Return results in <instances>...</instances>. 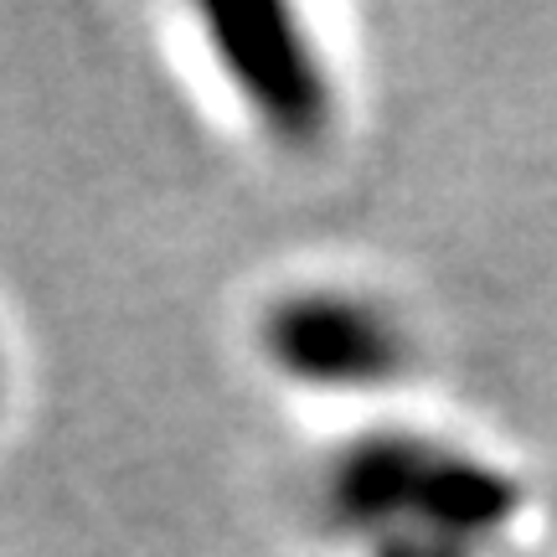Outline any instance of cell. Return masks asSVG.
I'll return each instance as SVG.
<instances>
[{
    "label": "cell",
    "mask_w": 557,
    "mask_h": 557,
    "mask_svg": "<svg viewBox=\"0 0 557 557\" xmlns=\"http://www.w3.org/2000/svg\"><path fill=\"white\" fill-rule=\"evenodd\" d=\"M259 351L284 382L361 398L408 372V331L382 299L341 284H305L278 295L259 320Z\"/></svg>",
    "instance_id": "3957f363"
},
{
    "label": "cell",
    "mask_w": 557,
    "mask_h": 557,
    "mask_svg": "<svg viewBox=\"0 0 557 557\" xmlns=\"http://www.w3.org/2000/svg\"><path fill=\"white\" fill-rule=\"evenodd\" d=\"M320 511L361 557H480L521 521L527 491L480 449L372 429L331 455Z\"/></svg>",
    "instance_id": "6da1fadb"
},
{
    "label": "cell",
    "mask_w": 557,
    "mask_h": 557,
    "mask_svg": "<svg viewBox=\"0 0 557 557\" xmlns=\"http://www.w3.org/2000/svg\"><path fill=\"white\" fill-rule=\"evenodd\" d=\"M201 32L263 135L289 150L325 139L336 124V78L295 5H207Z\"/></svg>",
    "instance_id": "7a4b0ae2"
}]
</instances>
